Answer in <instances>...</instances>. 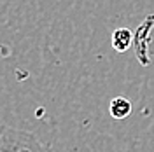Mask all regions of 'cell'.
Segmentation results:
<instances>
[{
	"label": "cell",
	"mask_w": 154,
	"mask_h": 152,
	"mask_svg": "<svg viewBox=\"0 0 154 152\" xmlns=\"http://www.w3.org/2000/svg\"><path fill=\"white\" fill-rule=\"evenodd\" d=\"M110 115L114 117V119H125L128 115L131 114V103H130V100H126V98H114L112 102H110Z\"/></svg>",
	"instance_id": "3957f363"
},
{
	"label": "cell",
	"mask_w": 154,
	"mask_h": 152,
	"mask_svg": "<svg viewBox=\"0 0 154 152\" xmlns=\"http://www.w3.org/2000/svg\"><path fill=\"white\" fill-rule=\"evenodd\" d=\"M0 152H53L33 133L4 128L0 136Z\"/></svg>",
	"instance_id": "6da1fadb"
},
{
	"label": "cell",
	"mask_w": 154,
	"mask_h": 152,
	"mask_svg": "<svg viewBox=\"0 0 154 152\" xmlns=\"http://www.w3.org/2000/svg\"><path fill=\"white\" fill-rule=\"evenodd\" d=\"M131 40H133V35H131L130 30L126 28H119L112 33V46H114V49L117 53L128 51V47L131 46Z\"/></svg>",
	"instance_id": "7a4b0ae2"
}]
</instances>
